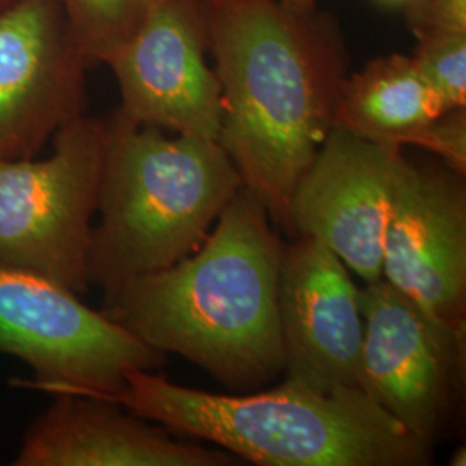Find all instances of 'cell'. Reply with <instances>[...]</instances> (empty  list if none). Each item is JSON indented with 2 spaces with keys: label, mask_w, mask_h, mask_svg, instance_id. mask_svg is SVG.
Wrapping results in <instances>:
<instances>
[{
  "label": "cell",
  "mask_w": 466,
  "mask_h": 466,
  "mask_svg": "<svg viewBox=\"0 0 466 466\" xmlns=\"http://www.w3.org/2000/svg\"><path fill=\"white\" fill-rule=\"evenodd\" d=\"M206 52L204 0H159L106 63L121 92L117 113L137 125L218 140L221 86Z\"/></svg>",
  "instance_id": "obj_10"
},
{
  "label": "cell",
  "mask_w": 466,
  "mask_h": 466,
  "mask_svg": "<svg viewBox=\"0 0 466 466\" xmlns=\"http://www.w3.org/2000/svg\"><path fill=\"white\" fill-rule=\"evenodd\" d=\"M415 38L413 57L446 107H466V34H423Z\"/></svg>",
  "instance_id": "obj_16"
},
{
  "label": "cell",
  "mask_w": 466,
  "mask_h": 466,
  "mask_svg": "<svg viewBox=\"0 0 466 466\" xmlns=\"http://www.w3.org/2000/svg\"><path fill=\"white\" fill-rule=\"evenodd\" d=\"M280 2L296 11H309L318 7V0H280Z\"/></svg>",
  "instance_id": "obj_19"
},
{
  "label": "cell",
  "mask_w": 466,
  "mask_h": 466,
  "mask_svg": "<svg viewBox=\"0 0 466 466\" xmlns=\"http://www.w3.org/2000/svg\"><path fill=\"white\" fill-rule=\"evenodd\" d=\"M0 352L34 368L25 387L99 400L119 392L132 370L167 361L65 285L7 265H0Z\"/></svg>",
  "instance_id": "obj_6"
},
{
  "label": "cell",
  "mask_w": 466,
  "mask_h": 466,
  "mask_svg": "<svg viewBox=\"0 0 466 466\" xmlns=\"http://www.w3.org/2000/svg\"><path fill=\"white\" fill-rule=\"evenodd\" d=\"M280 250L265 204L242 187L199 249L125 285L104 313L232 390L261 387L285 368Z\"/></svg>",
  "instance_id": "obj_2"
},
{
  "label": "cell",
  "mask_w": 466,
  "mask_h": 466,
  "mask_svg": "<svg viewBox=\"0 0 466 466\" xmlns=\"http://www.w3.org/2000/svg\"><path fill=\"white\" fill-rule=\"evenodd\" d=\"M360 304L365 318L361 389L433 448L463 392L466 332L437 323L385 279L365 283Z\"/></svg>",
  "instance_id": "obj_7"
},
{
  "label": "cell",
  "mask_w": 466,
  "mask_h": 466,
  "mask_svg": "<svg viewBox=\"0 0 466 466\" xmlns=\"http://www.w3.org/2000/svg\"><path fill=\"white\" fill-rule=\"evenodd\" d=\"M13 2H15V0H0V9L5 7V5H9V4H13Z\"/></svg>",
  "instance_id": "obj_21"
},
{
  "label": "cell",
  "mask_w": 466,
  "mask_h": 466,
  "mask_svg": "<svg viewBox=\"0 0 466 466\" xmlns=\"http://www.w3.org/2000/svg\"><path fill=\"white\" fill-rule=\"evenodd\" d=\"M223 117L218 142L289 232L292 192L333 128L350 54L337 21L280 0H204Z\"/></svg>",
  "instance_id": "obj_1"
},
{
  "label": "cell",
  "mask_w": 466,
  "mask_h": 466,
  "mask_svg": "<svg viewBox=\"0 0 466 466\" xmlns=\"http://www.w3.org/2000/svg\"><path fill=\"white\" fill-rule=\"evenodd\" d=\"M404 17L411 34H466V0H408Z\"/></svg>",
  "instance_id": "obj_17"
},
{
  "label": "cell",
  "mask_w": 466,
  "mask_h": 466,
  "mask_svg": "<svg viewBox=\"0 0 466 466\" xmlns=\"http://www.w3.org/2000/svg\"><path fill=\"white\" fill-rule=\"evenodd\" d=\"M448 107L413 56L375 57L344 80L333 128L370 142L425 147L433 123Z\"/></svg>",
  "instance_id": "obj_14"
},
{
  "label": "cell",
  "mask_w": 466,
  "mask_h": 466,
  "mask_svg": "<svg viewBox=\"0 0 466 466\" xmlns=\"http://www.w3.org/2000/svg\"><path fill=\"white\" fill-rule=\"evenodd\" d=\"M156 421L261 466H425L432 448L360 387L318 392L299 383L256 394H213L132 370L109 398Z\"/></svg>",
  "instance_id": "obj_3"
},
{
  "label": "cell",
  "mask_w": 466,
  "mask_h": 466,
  "mask_svg": "<svg viewBox=\"0 0 466 466\" xmlns=\"http://www.w3.org/2000/svg\"><path fill=\"white\" fill-rule=\"evenodd\" d=\"M244 187L218 140L107 119L100 223L92 232L88 282L106 298L199 249L228 200Z\"/></svg>",
  "instance_id": "obj_4"
},
{
  "label": "cell",
  "mask_w": 466,
  "mask_h": 466,
  "mask_svg": "<svg viewBox=\"0 0 466 466\" xmlns=\"http://www.w3.org/2000/svg\"><path fill=\"white\" fill-rule=\"evenodd\" d=\"M425 150L432 152L452 171L466 173V107H452L433 123L425 142Z\"/></svg>",
  "instance_id": "obj_18"
},
{
  "label": "cell",
  "mask_w": 466,
  "mask_h": 466,
  "mask_svg": "<svg viewBox=\"0 0 466 466\" xmlns=\"http://www.w3.org/2000/svg\"><path fill=\"white\" fill-rule=\"evenodd\" d=\"M382 2H389V4H406L408 0H382Z\"/></svg>",
  "instance_id": "obj_22"
},
{
  "label": "cell",
  "mask_w": 466,
  "mask_h": 466,
  "mask_svg": "<svg viewBox=\"0 0 466 466\" xmlns=\"http://www.w3.org/2000/svg\"><path fill=\"white\" fill-rule=\"evenodd\" d=\"M279 309L289 382L325 394L361 389L360 287L332 250L299 235L282 244Z\"/></svg>",
  "instance_id": "obj_12"
},
{
  "label": "cell",
  "mask_w": 466,
  "mask_h": 466,
  "mask_svg": "<svg viewBox=\"0 0 466 466\" xmlns=\"http://www.w3.org/2000/svg\"><path fill=\"white\" fill-rule=\"evenodd\" d=\"M36 420L17 466H230L219 448L180 442L165 427L123 415L111 400L57 394Z\"/></svg>",
  "instance_id": "obj_13"
},
{
  "label": "cell",
  "mask_w": 466,
  "mask_h": 466,
  "mask_svg": "<svg viewBox=\"0 0 466 466\" xmlns=\"http://www.w3.org/2000/svg\"><path fill=\"white\" fill-rule=\"evenodd\" d=\"M465 448H461V450L456 451L454 454H452V458H451L450 465L452 466H465Z\"/></svg>",
  "instance_id": "obj_20"
},
{
  "label": "cell",
  "mask_w": 466,
  "mask_h": 466,
  "mask_svg": "<svg viewBox=\"0 0 466 466\" xmlns=\"http://www.w3.org/2000/svg\"><path fill=\"white\" fill-rule=\"evenodd\" d=\"M159 0H61L90 66L106 65Z\"/></svg>",
  "instance_id": "obj_15"
},
{
  "label": "cell",
  "mask_w": 466,
  "mask_h": 466,
  "mask_svg": "<svg viewBox=\"0 0 466 466\" xmlns=\"http://www.w3.org/2000/svg\"><path fill=\"white\" fill-rule=\"evenodd\" d=\"M88 67L61 0L0 9V159L34 157L84 116Z\"/></svg>",
  "instance_id": "obj_8"
},
{
  "label": "cell",
  "mask_w": 466,
  "mask_h": 466,
  "mask_svg": "<svg viewBox=\"0 0 466 466\" xmlns=\"http://www.w3.org/2000/svg\"><path fill=\"white\" fill-rule=\"evenodd\" d=\"M402 154V147L332 128L292 192L287 233L315 238L365 283L382 279Z\"/></svg>",
  "instance_id": "obj_11"
},
{
  "label": "cell",
  "mask_w": 466,
  "mask_h": 466,
  "mask_svg": "<svg viewBox=\"0 0 466 466\" xmlns=\"http://www.w3.org/2000/svg\"><path fill=\"white\" fill-rule=\"evenodd\" d=\"M382 279L437 323L466 332L463 175L402 154L383 240Z\"/></svg>",
  "instance_id": "obj_9"
},
{
  "label": "cell",
  "mask_w": 466,
  "mask_h": 466,
  "mask_svg": "<svg viewBox=\"0 0 466 466\" xmlns=\"http://www.w3.org/2000/svg\"><path fill=\"white\" fill-rule=\"evenodd\" d=\"M49 157L0 159V265L88 289L107 121L76 117L52 137Z\"/></svg>",
  "instance_id": "obj_5"
}]
</instances>
